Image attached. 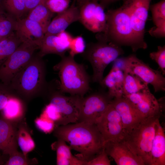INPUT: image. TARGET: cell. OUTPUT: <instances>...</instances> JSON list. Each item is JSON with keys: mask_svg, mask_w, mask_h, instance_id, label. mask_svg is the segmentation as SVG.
<instances>
[{"mask_svg": "<svg viewBox=\"0 0 165 165\" xmlns=\"http://www.w3.org/2000/svg\"><path fill=\"white\" fill-rule=\"evenodd\" d=\"M86 47L85 41L82 36L73 37L68 50L69 55L74 57L78 54H82L85 51Z\"/></svg>", "mask_w": 165, "mask_h": 165, "instance_id": "cell-32", "label": "cell"}, {"mask_svg": "<svg viewBox=\"0 0 165 165\" xmlns=\"http://www.w3.org/2000/svg\"><path fill=\"white\" fill-rule=\"evenodd\" d=\"M79 8L72 4L51 21L45 34H55L65 31L71 24L79 21Z\"/></svg>", "mask_w": 165, "mask_h": 165, "instance_id": "cell-19", "label": "cell"}, {"mask_svg": "<svg viewBox=\"0 0 165 165\" xmlns=\"http://www.w3.org/2000/svg\"><path fill=\"white\" fill-rule=\"evenodd\" d=\"M64 140L58 139L53 144L52 147L56 151L57 164L58 165H86V162L72 154L70 146Z\"/></svg>", "mask_w": 165, "mask_h": 165, "instance_id": "cell-23", "label": "cell"}, {"mask_svg": "<svg viewBox=\"0 0 165 165\" xmlns=\"http://www.w3.org/2000/svg\"><path fill=\"white\" fill-rule=\"evenodd\" d=\"M41 115L53 121L57 126L60 125L61 116L57 107L53 104L50 103L47 105Z\"/></svg>", "mask_w": 165, "mask_h": 165, "instance_id": "cell-36", "label": "cell"}, {"mask_svg": "<svg viewBox=\"0 0 165 165\" xmlns=\"http://www.w3.org/2000/svg\"><path fill=\"white\" fill-rule=\"evenodd\" d=\"M1 4L3 9L17 20L27 12L24 0H2Z\"/></svg>", "mask_w": 165, "mask_h": 165, "instance_id": "cell-29", "label": "cell"}, {"mask_svg": "<svg viewBox=\"0 0 165 165\" xmlns=\"http://www.w3.org/2000/svg\"><path fill=\"white\" fill-rule=\"evenodd\" d=\"M143 119L158 117L164 107V97L157 100L148 87L139 92L123 96Z\"/></svg>", "mask_w": 165, "mask_h": 165, "instance_id": "cell-9", "label": "cell"}, {"mask_svg": "<svg viewBox=\"0 0 165 165\" xmlns=\"http://www.w3.org/2000/svg\"><path fill=\"white\" fill-rule=\"evenodd\" d=\"M17 131L11 122L0 118V150L3 154L10 156L17 151Z\"/></svg>", "mask_w": 165, "mask_h": 165, "instance_id": "cell-20", "label": "cell"}, {"mask_svg": "<svg viewBox=\"0 0 165 165\" xmlns=\"http://www.w3.org/2000/svg\"><path fill=\"white\" fill-rule=\"evenodd\" d=\"M124 53L121 46L111 43L98 41L88 44L82 54L92 66L93 82L100 84L107 66Z\"/></svg>", "mask_w": 165, "mask_h": 165, "instance_id": "cell-4", "label": "cell"}, {"mask_svg": "<svg viewBox=\"0 0 165 165\" xmlns=\"http://www.w3.org/2000/svg\"><path fill=\"white\" fill-rule=\"evenodd\" d=\"M123 71V96L139 92L148 87V84L138 77L126 69Z\"/></svg>", "mask_w": 165, "mask_h": 165, "instance_id": "cell-25", "label": "cell"}, {"mask_svg": "<svg viewBox=\"0 0 165 165\" xmlns=\"http://www.w3.org/2000/svg\"><path fill=\"white\" fill-rule=\"evenodd\" d=\"M2 111V118L11 122L20 119L23 116L22 102L13 96L9 98Z\"/></svg>", "mask_w": 165, "mask_h": 165, "instance_id": "cell-26", "label": "cell"}, {"mask_svg": "<svg viewBox=\"0 0 165 165\" xmlns=\"http://www.w3.org/2000/svg\"><path fill=\"white\" fill-rule=\"evenodd\" d=\"M100 4L104 8L110 4L118 0H99Z\"/></svg>", "mask_w": 165, "mask_h": 165, "instance_id": "cell-42", "label": "cell"}, {"mask_svg": "<svg viewBox=\"0 0 165 165\" xmlns=\"http://www.w3.org/2000/svg\"><path fill=\"white\" fill-rule=\"evenodd\" d=\"M17 141L18 145L26 156L35 147V144L30 134L25 128L20 126L17 131Z\"/></svg>", "mask_w": 165, "mask_h": 165, "instance_id": "cell-30", "label": "cell"}, {"mask_svg": "<svg viewBox=\"0 0 165 165\" xmlns=\"http://www.w3.org/2000/svg\"><path fill=\"white\" fill-rule=\"evenodd\" d=\"M149 57L158 64L160 72L163 75H165V46H158L156 51L151 52Z\"/></svg>", "mask_w": 165, "mask_h": 165, "instance_id": "cell-33", "label": "cell"}, {"mask_svg": "<svg viewBox=\"0 0 165 165\" xmlns=\"http://www.w3.org/2000/svg\"><path fill=\"white\" fill-rule=\"evenodd\" d=\"M15 31L22 42L34 43L38 47L45 34L39 24L27 18L17 20Z\"/></svg>", "mask_w": 165, "mask_h": 165, "instance_id": "cell-18", "label": "cell"}, {"mask_svg": "<svg viewBox=\"0 0 165 165\" xmlns=\"http://www.w3.org/2000/svg\"><path fill=\"white\" fill-rule=\"evenodd\" d=\"M151 36L156 38H162L165 37V22L156 25L151 28L148 31Z\"/></svg>", "mask_w": 165, "mask_h": 165, "instance_id": "cell-39", "label": "cell"}, {"mask_svg": "<svg viewBox=\"0 0 165 165\" xmlns=\"http://www.w3.org/2000/svg\"><path fill=\"white\" fill-rule=\"evenodd\" d=\"M123 71L120 67L113 64L108 74L103 78L101 86L107 88V92L112 99L122 97L123 94Z\"/></svg>", "mask_w": 165, "mask_h": 165, "instance_id": "cell-21", "label": "cell"}, {"mask_svg": "<svg viewBox=\"0 0 165 165\" xmlns=\"http://www.w3.org/2000/svg\"><path fill=\"white\" fill-rule=\"evenodd\" d=\"M2 0H0V4H1V2L2 1Z\"/></svg>", "mask_w": 165, "mask_h": 165, "instance_id": "cell-45", "label": "cell"}, {"mask_svg": "<svg viewBox=\"0 0 165 165\" xmlns=\"http://www.w3.org/2000/svg\"><path fill=\"white\" fill-rule=\"evenodd\" d=\"M123 70L135 75L145 82L152 86L155 92L165 90V78L161 72L151 68L132 54L123 57Z\"/></svg>", "mask_w": 165, "mask_h": 165, "instance_id": "cell-8", "label": "cell"}, {"mask_svg": "<svg viewBox=\"0 0 165 165\" xmlns=\"http://www.w3.org/2000/svg\"><path fill=\"white\" fill-rule=\"evenodd\" d=\"M111 104L120 116L125 136L144 119L123 97L113 99Z\"/></svg>", "mask_w": 165, "mask_h": 165, "instance_id": "cell-17", "label": "cell"}, {"mask_svg": "<svg viewBox=\"0 0 165 165\" xmlns=\"http://www.w3.org/2000/svg\"><path fill=\"white\" fill-rule=\"evenodd\" d=\"M98 0H89L81 3L79 21L89 31L99 33L105 30L106 19L105 8Z\"/></svg>", "mask_w": 165, "mask_h": 165, "instance_id": "cell-11", "label": "cell"}, {"mask_svg": "<svg viewBox=\"0 0 165 165\" xmlns=\"http://www.w3.org/2000/svg\"><path fill=\"white\" fill-rule=\"evenodd\" d=\"M151 165H165V134L159 119L155 124V133L151 151Z\"/></svg>", "mask_w": 165, "mask_h": 165, "instance_id": "cell-22", "label": "cell"}, {"mask_svg": "<svg viewBox=\"0 0 165 165\" xmlns=\"http://www.w3.org/2000/svg\"><path fill=\"white\" fill-rule=\"evenodd\" d=\"M54 134L70 145L80 153L78 158L87 162L94 158L104 148L102 135L97 125L83 122L56 127Z\"/></svg>", "mask_w": 165, "mask_h": 165, "instance_id": "cell-1", "label": "cell"}, {"mask_svg": "<svg viewBox=\"0 0 165 165\" xmlns=\"http://www.w3.org/2000/svg\"><path fill=\"white\" fill-rule=\"evenodd\" d=\"M60 90L52 94L50 103L57 108L61 116L60 125L78 122L82 97L77 95L67 96Z\"/></svg>", "mask_w": 165, "mask_h": 165, "instance_id": "cell-12", "label": "cell"}, {"mask_svg": "<svg viewBox=\"0 0 165 165\" xmlns=\"http://www.w3.org/2000/svg\"><path fill=\"white\" fill-rule=\"evenodd\" d=\"M110 161L104 148L102 151L91 160L86 162V165H110Z\"/></svg>", "mask_w": 165, "mask_h": 165, "instance_id": "cell-38", "label": "cell"}, {"mask_svg": "<svg viewBox=\"0 0 165 165\" xmlns=\"http://www.w3.org/2000/svg\"><path fill=\"white\" fill-rule=\"evenodd\" d=\"M38 46L29 42H22L0 67V80L5 85L10 83L18 72L33 57Z\"/></svg>", "mask_w": 165, "mask_h": 165, "instance_id": "cell-7", "label": "cell"}, {"mask_svg": "<svg viewBox=\"0 0 165 165\" xmlns=\"http://www.w3.org/2000/svg\"><path fill=\"white\" fill-rule=\"evenodd\" d=\"M108 155L118 165H145L142 159L130 149L123 140L108 141L104 145Z\"/></svg>", "mask_w": 165, "mask_h": 165, "instance_id": "cell-15", "label": "cell"}, {"mask_svg": "<svg viewBox=\"0 0 165 165\" xmlns=\"http://www.w3.org/2000/svg\"><path fill=\"white\" fill-rule=\"evenodd\" d=\"M35 123L38 128L45 133L52 132L55 128V123L53 121L42 115L35 120Z\"/></svg>", "mask_w": 165, "mask_h": 165, "instance_id": "cell-35", "label": "cell"}, {"mask_svg": "<svg viewBox=\"0 0 165 165\" xmlns=\"http://www.w3.org/2000/svg\"><path fill=\"white\" fill-rule=\"evenodd\" d=\"M4 163V161L0 153V165H3Z\"/></svg>", "mask_w": 165, "mask_h": 165, "instance_id": "cell-43", "label": "cell"}, {"mask_svg": "<svg viewBox=\"0 0 165 165\" xmlns=\"http://www.w3.org/2000/svg\"><path fill=\"white\" fill-rule=\"evenodd\" d=\"M70 2V0H46V4L51 12L58 14L69 7Z\"/></svg>", "mask_w": 165, "mask_h": 165, "instance_id": "cell-34", "label": "cell"}, {"mask_svg": "<svg viewBox=\"0 0 165 165\" xmlns=\"http://www.w3.org/2000/svg\"><path fill=\"white\" fill-rule=\"evenodd\" d=\"M73 38L65 31L55 34H45L39 46V56L55 54L63 57L68 50Z\"/></svg>", "mask_w": 165, "mask_h": 165, "instance_id": "cell-16", "label": "cell"}, {"mask_svg": "<svg viewBox=\"0 0 165 165\" xmlns=\"http://www.w3.org/2000/svg\"><path fill=\"white\" fill-rule=\"evenodd\" d=\"M46 1H42L29 11L27 17L39 24L45 33L53 13L46 6Z\"/></svg>", "mask_w": 165, "mask_h": 165, "instance_id": "cell-24", "label": "cell"}, {"mask_svg": "<svg viewBox=\"0 0 165 165\" xmlns=\"http://www.w3.org/2000/svg\"><path fill=\"white\" fill-rule=\"evenodd\" d=\"M2 38H0V39H1Z\"/></svg>", "mask_w": 165, "mask_h": 165, "instance_id": "cell-46", "label": "cell"}, {"mask_svg": "<svg viewBox=\"0 0 165 165\" xmlns=\"http://www.w3.org/2000/svg\"><path fill=\"white\" fill-rule=\"evenodd\" d=\"M17 20L7 13L0 4V38L6 37L15 31Z\"/></svg>", "mask_w": 165, "mask_h": 165, "instance_id": "cell-28", "label": "cell"}, {"mask_svg": "<svg viewBox=\"0 0 165 165\" xmlns=\"http://www.w3.org/2000/svg\"><path fill=\"white\" fill-rule=\"evenodd\" d=\"M46 0H24L27 11H30L43 1Z\"/></svg>", "mask_w": 165, "mask_h": 165, "instance_id": "cell-41", "label": "cell"}, {"mask_svg": "<svg viewBox=\"0 0 165 165\" xmlns=\"http://www.w3.org/2000/svg\"><path fill=\"white\" fill-rule=\"evenodd\" d=\"M106 25L105 31L98 33L99 41L119 46H127L135 52L147 48L146 42L141 41L134 32L128 10L123 4L120 7L106 13Z\"/></svg>", "mask_w": 165, "mask_h": 165, "instance_id": "cell-2", "label": "cell"}, {"mask_svg": "<svg viewBox=\"0 0 165 165\" xmlns=\"http://www.w3.org/2000/svg\"><path fill=\"white\" fill-rule=\"evenodd\" d=\"M112 99L107 93L98 92L82 97L79 122L96 124Z\"/></svg>", "mask_w": 165, "mask_h": 165, "instance_id": "cell-10", "label": "cell"}, {"mask_svg": "<svg viewBox=\"0 0 165 165\" xmlns=\"http://www.w3.org/2000/svg\"><path fill=\"white\" fill-rule=\"evenodd\" d=\"M12 96L6 87L0 85V111L3 109L9 99Z\"/></svg>", "mask_w": 165, "mask_h": 165, "instance_id": "cell-40", "label": "cell"}, {"mask_svg": "<svg viewBox=\"0 0 165 165\" xmlns=\"http://www.w3.org/2000/svg\"><path fill=\"white\" fill-rule=\"evenodd\" d=\"M77 0L79 2L81 3H83V2H86V1H87L89 0Z\"/></svg>", "mask_w": 165, "mask_h": 165, "instance_id": "cell-44", "label": "cell"}, {"mask_svg": "<svg viewBox=\"0 0 165 165\" xmlns=\"http://www.w3.org/2000/svg\"><path fill=\"white\" fill-rule=\"evenodd\" d=\"M22 43L13 32L0 39V62L6 59Z\"/></svg>", "mask_w": 165, "mask_h": 165, "instance_id": "cell-27", "label": "cell"}, {"mask_svg": "<svg viewBox=\"0 0 165 165\" xmlns=\"http://www.w3.org/2000/svg\"><path fill=\"white\" fill-rule=\"evenodd\" d=\"M9 156L8 160L5 163L6 165H26L29 161L26 156L18 151Z\"/></svg>", "mask_w": 165, "mask_h": 165, "instance_id": "cell-37", "label": "cell"}, {"mask_svg": "<svg viewBox=\"0 0 165 165\" xmlns=\"http://www.w3.org/2000/svg\"><path fill=\"white\" fill-rule=\"evenodd\" d=\"M45 68L43 61L32 57L11 80V86L23 95L30 97L41 90L45 81Z\"/></svg>", "mask_w": 165, "mask_h": 165, "instance_id": "cell-5", "label": "cell"}, {"mask_svg": "<svg viewBox=\"0 0 165 165\" xmlns=\"http://www.w3.org/2000/svg\"><path fill=\"white\" fill-rule=\"evenodd\" d=\"M104 141V145L108 141H120L125 134L120 116L111 104L96 124Z\"/></svg>", "mask_w": 165, "mask_h": 165, "instance_id": "cell-13", "label": "cell"}, {"mask_svg": "<svg viewBox=\"0 0 165 165\" xmlns=\"http://www.w3.org/2000/svg\"><path fill=\"white\" fill-rule=\"evenodd\" d=\"M159 117L144 119L127 134L123 139L130 149L143 161L151 165V151L155 133V124Z\"/></svg>", "mask_w": 165, "mask_h": 165, "instance_id": "cell-6", "label": "cell"}, {"mask_svg": "<svg viewBox=\"0 0 165 165\" xmlns=\"http://www.w3.org/2000/svg\"><path fill=\"white\" fill-rule=\"evenodd\" d=\"M151 10L155 25L165 22V0H161L152 5Z\"/></svg>", "mask_w": 165, "mask_h": 165, "instance_id": "cell-31", "label": "cell"}, {"mask_svg": "<svg viewBox=\"0 0 165 165\" xmlns=\"http://www.w3.org/2000/svg\"><path fill=\"white\" fill-rule=\"evenodd\" d=\"M54 68L58 72L59 88L62 93L83 97L90 90V79L84 66L74 57L63 56Z\"/></svg>", "mask_w": 165, "mask_h": 165, "instance_id": "cell-3", "label": "cell"}, {"mask_svg": "<svg viewBox=\"0 0 165 165\" xmlns=\"http://www.w3.org/2000/svg\"><path fill=\"white\" fill-rule=\"evenodd\" d=\"M151 0H127L124 4L129 13L133 29L141 41L144 40L145 28Z\"/></svg>", "mask_w": 165, "mask_h": 165, "instance_id": "cell-14", "label": "cell"}]
</instances>
